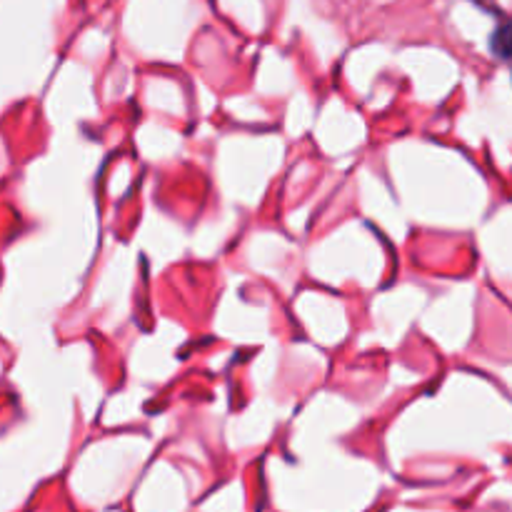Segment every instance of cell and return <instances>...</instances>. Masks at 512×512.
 <instances>
[{
  "instance_id": "6da1fadb",
  "label": "cell",
  "mask_w": 512,
  "mask_h": 512,
  "mask_svg": "<svg viewBox=\"0 0 512 512\" xmlns=\"http://www.w3.org/2000/svg\"><path fill=\"white\" fill-rule=\"evenodd\" d=\"M490 48H493V53L498 58H512V20L495 30L493 40H490Z\"/></svg>"
}]
</instances>
